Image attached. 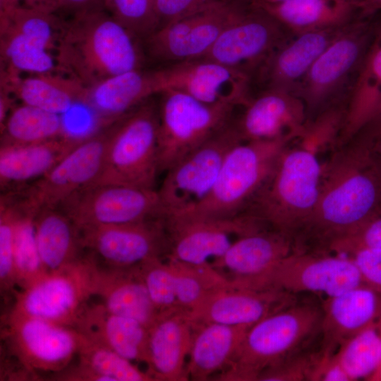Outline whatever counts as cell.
Returning <instances> with one entry per match:
<instances>
[{
    "label": "cell",
    "instance_id": "1",
    "mask_svg": "<svg viewBox=\"0 0 381 381\" xmlns=\"http://www.w3.org/2000/svg\"><path fill=\"white\" fill-rule=\"evenodd\" d=\"M57 72L85 87L144 68L142 42L103 6L62 21L54 52Z\"/></svg>",
    "mask_w": 381,
    "mask_h": 381
},
{
    "label": "cell",
    "instance_id": "2",
    "mask_svg": "<svg viewBox=\"0 0 381 381\" xmlns=\"http://www.w3.org/2000/svg\"><path fill=\"white\" fill-rule=\"evenodd\" d=\"M380 210L381 158L370 147L361 150L349 174L320 195L315 210L295 236L296 248L309 241L310 252L325 253Z\"/></svg>",
    "mask_w": 381,
    "mask_h": 381
},
{
    "label": "cell",
    "instance_id": "3",
    "mask_svg": "<svg viewBox=\"0 0 381 381\" xmlns=\"http://www.w3.org/2000/svg\"><path fill=\"white\" fill-rule=\"evenodd\" d=\"M322 303L299 301L279 310L248 329L222 381H257L260 374L288 357L310 347L320 337Z\"/></svg>",
    "mask_w": 381,
    "mask_h": 381
},
{
    "label": "cell",
    "instance_id": "4",
    "mask_svg": "<svg viewBox=\"0 0 381 381\" xmlns=\"http://www.w3.org/2000/svg\"><path fill=\"white\" fill-rule=\"evenodd\" d=\"M320 174L319 162L310 152H281L246 212L294 238L318 202Z\"/></svg>",
    "mask_w": 381,
    "mask_h": 381
},
{
    "label": "cell",
    "instance_id": "5",
    "mask_svg": "<svg viewBox=\"0 0 381 381\" xmlns=\"http://www.w3.org/2000/svg\"><path fill=\"white\" fill-rule=\"evenodd\" d=\"M151 98L114 123L102 171L92 184L155 190L159 173V106Z\"/></svg>",
    "mask_w": 381,
    "mask_h": 381
},
{
    "label": "cell",
    "instance_id": "6",
    "mask_svg": "<svg viewBox=\"0 0 381 381\" xmlns=\"http://www.w3.org/2000/svg\"><path fill=\"white\" fill-rule=\"evenodd\" d=\"M280 153L278 140L236 143L227 153L207 198L176 214L229 218L245 213L271 175Z\"/></svg>",
    "mask_w": 381,
    "mask_h": 381
},
{
    "label": "cell",
    "instance_id": "7",
    "mask_svg": "<svg viewBox=\"0 0 381 381\" xmlns=\"http://www.w3.org/2000/svg\"><path fill=\"white\" fill-rule=\"evenodd\" d=\"M97 270L95 260L84 252L71 264L18 290L8 311L73 327L95 297Z\"/></svg>",
    "mask_w": 381,
    "mask_h": 381
},
{
    "label": "cell",
    "instance_id": "8",
    "mask_svg": "<svg viewBox=\"0 0 381 381\" xmlns=\"http://www.w3.org/2000/svg\"><path fill=\"white\" fill-rule=\"evenodd\" d=\"M159 95V173L166 172L234 120L236 107L205 104L174 90Z\"/></svg>",
    "mask_w": 381,
    "mask_h": 381
},
{
    "label": "cell",
    "instance_id": "9",
    "mask_svg": "<svg viewBox=\"0 0 381 381\" xmlns=\"http://www.w3.org/2000/svg\"><path fill=\"white\" fill-rule=\"evenodd\" d=\"M1 349L18 358L38 380L61 372L78 355L84 336L75 328L7 311Z\"/></svg>",
    "mask_w": 381,
    "mask_h": 381
},
{
    "label": "cell",
    "instance_id": "10",
    "mask_svg": "<svg viewBox=\"0 0 381 381\" xmlns=\"http://www.w3.org/2000/svg\"><path fill=\"white\" fill-rule=\"evenodd\" d=\"M364 284L350 258L295 251L262 274L234 286L255 290H280L334 296Z\"/></svg>",
    "mask_w": 381,
    "mask_h": 381
},
{
    "label": "cell",
    "instance_id": "11",
    "mask_svg": "<svg viewBox=\"0 0 381 381\" xmlns=\"http://www.w3.org/2000/svg\"><path fill=\"white\" fill-rule=\"evenodd\" d=\"M241 141L232 121L171 166L157 190L163 218L189 211L205 200L227 153Z\"/></svg>",
    "mask_w": 381,
    "mask_h": 381
},
{
    "label": "cell",
    "instance_id": "12",
    "mask_svg": "<svg viewBox=\"0 0 381 381\" xmlns=\"http://www.w3.org/2000/svg\"><path fill=\"white\" fill-rule=\"evenodd\" d=\"M244 3L245 0H217L157 29L142 41L147 59L165 66L203 57Z\"/></svg>",
    "mask_w": 381,
    "mask_h": 381
},
{
    "label": "cell",
    "instance_id": "13",
    "mask_svg": "<svg viewBox=\"0 0 381 381\" xmlns=\"http://www.w3.org/2000/svg\"><path fill=\"white\" fill-rule=\"evenodd\" d=\"M114 123L84 136L54 167L15 193L25 210L36 214L44 209H58L99 175Z\"/></svg>",
    "mask_w": 381,
    "mask_h": 381
},
{
    "label": "cell",
    "instance_id": "14",
    "mask_svg": "<svg viewBox=\"0 0 381 381\" xmlns=\"http://www.w3.org/2000/svg\"><path fill=\"white\" fill-rule=\"evenodd\" d=\"M163 219L169 241L167 257L193 265L213 267L236 239L262 228L260 221L247 213L229 218L172 214Z\"/></svg>",
    "mask_w": 381,
    "mask_h": 381
},
{
    "label": "cell",
    "instance_id": "15",
    "mask_svg": "<svg viewBox=\"0 0 381 381\" xmlns=\"http://www.w3.org/2000/svg\"><path fill=\"white\" fill-rule=\"evenodd\" d=\"M58 209L78 228L116 225L163 218L157 190L119 184H91Z\"/></svg>",
    "mask_w": 381,
    "mask_h": 381
},
{
    "label": "cell",
    "instance_id": "16",
    "mask_svg": "<svg viewBox=\"0 0 381 381\" xmlns=\"http://www.w3.org/2000/svg\"><path fill=\"white\" fill-rule=\"evenodd\" d=\"M78 229L84 252L101 266L135 268L168 254L169 241L163 218Z\"/></svg>",
    "mask_w": 381,
    "mask_h": 381
},
{
    "label": "cell",
    "instance_id": "17",
    "mask_svg": "<svg viewBox=\"0 0 381 381\" xmlns=\"http://www.w3.org/2000/svg\"><path fill=\"white\" fill-rule=\"evenodd\" d=\"M155 69L160 92L177 90L212 105L246 102V75L219 62L200 58Z\"/></svg>",
    "mask_w": 381,
    "mask_h": 381
},
{
    "label": "cell",
    "instance_id": "18",
    "mask_svg": "<svg viewBox=\"0 0 381 381\" xmlns=\"http://www.w3.org/2000/svg\"><path fill=\"white\" fill-rule=\"evenodd\" d=\"M298 300L297 295L284 291L255 290L229 283L212 292L189 315L193 323L251 327Z\"/></svg>",
    "mask_w": 381,
    "mask_h": 381
},
{
    "label": "cell",
    "instance_id": "19",
    "mask_svg": "<svg viewBox=\"0 0 381 381\" xmlns=\"http://www.w3.org/2000/svg\"><path fill=\"white\" fill-rule=\"evenodd\" d=\"M320 350L334 353L351 337L381 320V292L365 284L322 302Z\"/></svg>",
    "mask_w": 381,
    "mask_h": 381
},
{
    "label": "cell",
    "instance_id": "20",
    "mask_svg": "<svg viewBox=\"0 0 381 381\" xmlns=\"http://www.w3.org/2000/svg\"><path fill=\"white\" fill-rule=\"evenodd\" d=\"M194 323L179 308L159 315L148 328L145 364L154 381L188 380L186 365Z\"/></svg>",
    "mask_w": 381,
    "mask_h": 381
},
{
    "label": "cell",
    "instance_id": "21",
    "mask_svg": "<svg viewBox=\"0 0 381 381\" xmlns=\"http://www.w3.org/2000/svg\"><path fill=\"white\" fill-rule=\"evenodd\" d=\"M295 251L292 237L260 228L236 239L213 267L234 285L262 274Z\"/></svg>",
    "mask_w": 381,
    "mask_h": 381
},
{
    "label": "cell",
    "instance_id": "22",
    "mask_svg": "<svg viewBox=\"0 0 381 381\" xmlns=\"http://www.w3.org/2000/svg\"><path fill=\"white\" fill-rule=\"evenodd\" d=\"M159 93L155 68H143L120 73L85 87L80 103L94 111L104 123L110 124Z\"/></svg>",
    "mask_w": 381,
    "mask_h": 381
},
{
    "label": "cell",
    "instance_id": "23",
    "mask_svg": "<svg viewBox=\"0 0 381 381\" xmlns=\"http://www.w3.org/2000/svg\"><path fill=\"white\" fill-rule=\"evenodd\" d=\"M73 327L133 363H145L148 328L135 319L109 312L99 301H89Z\"/></svg>",
    "mask_w": 381,
    "mask_h": 381
},
{
    "label": "cell",
    "instance_id": "24",
    "mask_svg": "<svg viewBox=\"0 0 381 381\" xmlns=\"http://www.w3.org/2000/svg\"><path fill=\"white\" fill-rule=\"evenodd\" d=\"M84 138L65 134L37 143L0 146V186L2 191L42 177Z\"/></svg>",
    "mask_w": 381,
    "mask_h": 381
},
{
    "label": "cell",
    "instance_id": "25",
    "mask_svg": "<svg viewBox=\"0 0 381 381\" xmlns=\"http://www.w3.org/2000/svg\"><path fill=\"white\" fill-rule=\"evenodd\" d=\"M249 327L194 323L186 365L188 380H217L231 363Z\"/></svg>",
    "mask_w": 381,
    "mask_h": 381
},
{
    "label": "cell",
    "instance_id": "26",
    "mask_svg": "<svg viewBox=\"0 0 381 381\" xmlns=\"http://www.w3.org/2000/svg\"><path fill=\"white\" fill-rule=\"evenodd\" d=\"M251 14L244 6L202 58L246 74L244 68L261 56L273 39V29L267 19Z\"/></svg>",
    "mask_w": 381,
    "mask_h": 381
},
{
    "label": "cell",
    "instance_id": "27",
    "mask_svg": "<svg viewBox=\"0 0 381 381\" xmlns=\"http://www.w3.org/2000/svg\"><path fill=\"white\" fill-rule=\"evenodd\" d=\"M95 297L109 312L135 319L147 328L158 318L138 267L119 269L97 264Z\"/></svg>",
    "mask_w": 381,
    "mask_h": 381
},
{
    "label": "cell",
    "instance_id": "28",
    "mask_svg": "<svg viewBox=\"0 0 381 381\" xmlns=\"http://www.w3.org/2000/svg\"><path fill=\"white\" fill-rule=\"evenodd\" d=\"M1 85L22 103L59 115L80 103L85 90L77 80L57 71L21 78L1 71Z\"/></svg>",
    "mask_w": 381,
    "mask_h": 381
},
{
    "label": "cell",
    "instance_id": "29",
    "mask_svg": "<svg viewBox=\"0 0 381 381\" xmlns=\"http://www.w3.org/2000/svg\"><path fill=\"white\" fill-rule=\"evenodd\" d=\"M35 239L47 272L59 270L83 253L79 229L59 209H44L34 217Z\"/></svg>",
    "mask_w": 381,
    "mask_h": 381
},
{
    "label": "cell",
    "instance_id": "30",
    "mask_svg": "<svg viewBox=\"0 0 381 381\" xmlns=\"http://www.w3.org/2000/svg\"><path fill=\"white\" fill-rule=\"evenodd\" d=\"M0 131L1 145L37 143L66 134L61 115L23 103L12 109Z\"/></svg>",
    "mask_w": 381,
    "mask_h": 381
},
{
    "label": "cell",
    "instance_id": "31",
    "mask_svg": "<svg viewBox=\"0 0 381 381\" xmlns=\"http://www.w3.org/2000/svg\"><path fill=\"white\" fill-rule=\"evenodd\" d=\"M287 109L282 96L267 93L250 102L233 123L242 141L277 140Z\"/></svg>",
    "mask_w": 381,
    "mask_h": 381
},
{
    "label": "cell",
    "instance_id": "32",
    "mask_svg": "<svg viewBox=\"0 0 381 381\" xmlns=\"http://www.w3.org/2000/svg\"><path fill=\"white\" fill-rule=\"evenodd\" d=\"M1 71L33 74L57 71L54 54L31 39L10 30H0Z\"/></svg>",
    "mask_w": 381,
    "mask_h": 381
},
{
    "label": "cell",
    "instance_id": "33",
    "mask_svg": "<svg viewBox=\"0 0 381 381\" xmlns=\"http://www.w3.org/2000/svg\"><path fill=\"white\" fill-rule=\"evenodd\" d=\"M335 353L350 381L369 380L381 363V320L346 341Z\"/></svg>",
    "mask_w": 381,
    "mask_h": 381
},
{
    "label": "cell",
    "instance_id": "34",
    "mask_svg": "<svg viewBox=\"0 0 381 381\" xmlns=\"http://www.w3.org/2000/svg\"><path fill=\"white\" fill-rule=\"evenodd\" d=\"M172 268L179 306L188 312L197 308L212 292L229 284L210 265H193L166 257Z\"/></svg>",
    "mask_w": 381,
    "mask_h": 381
},
{
    "label": "cell",
    "instance_id": "35",
    "mask_svg": "<svg viewBox=\"0 0 381 381\" xmlns=\"http://www.w3.org/2000/svg\"><path fill=\"white\" fill-rule=\"evenodd\" d=\"M75 361L100 381H154L147 371L141 370L133 362L85 336Z\"/></svg>",
    "mask_w": 381,
    "mask_h": 381
},
{
    "label": "cell",
    "instance_id": "36",
    "mask_svg": "<svg viewBox=\"0 0 381 381\" xmlns=\"http://www.w3.org/2000/svg\"><path fill=\"white\" fill-rule=\"evenodd\" d=\"M19 209L15 226V275L18 290L42 277L45 270L38 252L34 226L35 214Z\"/></svg>",
    "mask_w": 381,
    "mask_h": 381
},
{
    "label": "cell",
    "instance_id": "37",
    "mask_svg": "<svg viewBox=\"0 0 381 381\" xmlns=\"http://www.w3.org/2000/svg\"><path fill=\"white\" fill-rule=\"evenodd\" d=\"M19 209L8 193L0 202V289L4 301L13 299L17 291L15 275V226Z\"/></svg>",
    "mask_w": 381,
    "mask_h": 381
},
{
    "label": "cell",
    "instance_id": "38",
    "mask_svg": "<svg viewBox=\"0 0 381 381\" xmlns=\"http://www.w3.org/2000/svg\"><path fill=\"white\" fill-rule=\"evenodd\" d=\"M164 258H155L138 267L158 316L181 308L177 301L172 268L167 258L166 260Z\"/></svg>",
    "mask_w": 381,
    "mask_h": 381
},
{
    "label": "cell",
    "instance_id": "39",
    "mask_svg": "<svg viewBox=\"0 0 381 381\" xmlns=\"http://www.w3.org/2000/svg\"><path fill=\"white\" fill-rule=\"evenodd\" d=\"M102 6L141 42L157 29L155 0H103Z\"/></svg>",
    "mask_w": 381,
    "mask_h": 381
},
{
    "label": "cell",
    "instance_id": "40",
    "mask_svg": "<svg viewBox=\"0 0 381 381\" xmlns=\"http://www.w3.org/2000/svg\"><path fill=\"white\" fill-rule=\"evenodd\" d=\"M325 46L326 40L322 35L306 34L279 54L275 70L285 77H298L321 55Z\"/></svg>",
    "mask_w": 381,
    "mask_h": 381
},
{
    "label": "cell",
    "instance_id": "41",
    "mask_svg": "<svg viewBox=\"0 0 381 381\" xmlns=\"http://www.w3.org/2000/svg\"><path fill=\"white\" fill-rule=\"evenodd\" d=\"M255 2L268 14L298 26L315 23L334 12L333 8H329L327 0H289L273 4Z\"/></svg>",
    "mask_w": 381,
    "mask_h": 381
},
{
    "label": "cell",
    "instance_id": "42",
    "mask_svg": "<svg viewBox=\"0 0 381 381\" xmlns=\"http://www.w3.org/2000/svg\"><path fill=\"white\" fill-rule=\"evenodd\" d=\"M358 48L355 42L341 40L323 52L311 68L313 80L327 84L337 79L355 62Z\"/></svg>",
    "mask_w": 381,
    "mask_h": 381
},
{
    "label": "cell",
    "instance_id": "43",
    "mask_svg": "<svg viewBox=\"0 0 381 381\" xmlns=\"http://www.w3.org/2000/svg\"><path fill=\"white\" fill-rule=\"evenodd\" d=\"M319 351L320 346L303 349L262 372L258 381H308Z\"/></svg>",
    "mask_w": 381,
    "mask_h": 381
},
{
    "label": "cell",
    "instance_id": "44",
    "mask_svg": "<svg viewBox=\"0 0 381 381\" xmlns=\"http://www.w3.org/2000/svg\"><path fill=\"white\" fill-rule=\"evenodd\" d=\"M363 248H381V210L356 231L334 242L330 250L349 254Z\"/></svg>",
    "mask_w": 381,
    "mask_h": 381
},
{
    "label": "cell",
    "instance_id": "45",
    "mask_svg": "<svg viewBox=\"0 0 381 381\" xmlns=\"http://www.w3.org/2000/svg\"><path fill=\"white\" fill-rule=\"evenodd\" d=\"M216 1L217 0H155V8L158 25L157 29L173 21L200 11Z\"/></svg>",
    "mask_w": 381,
    "mask_h": 381
},
{
    "label": "cell",
    "instance_id": "46",
    "mask_svg": "<svg viewBox=\"0 0 381 381\" xmlns=\"http://www.w3.org/2000/svg\"><path fill=\"white\" fill-rule=\"evenodd\" d=\"M364 284L381 292V248H363L349 253Z\"/></svg>",
    "mask_w": 381,
    "mask_h": 381
},
{
    "label": "cell",
    "instance_id": "47",
    "mask_svg": "<svg viewBox=\"0 0 381 381\" xmlns=\"http://www.w3.org/2000/svg\"><path fill=\"white\" fill-rule=\"evenodd\" d=\"M308 381H350L336 353L319 351L312 368Z\"/></svg>",
    "mask_w": 381,
    "mask_h": 381
},
{
    "label": "cell",
    "instance_id": "48",
    "mask_svg": "<svg viewBox=\"0 0 381 381\" xmlns=\"http://www.w3.org/2000/svg\"><path fill=\"white\" fill-rule=\"evenodd\" d=\"M103 0H54L52 6L60 7L64 10L73 11V13L84 10L102 6Z\"/></svg>",
    "mask_w": 381,
    "mask_h": 381
},
{
    "label": "cell",
    "instance_id": "49",
    "mask_svg": "<svg viewBox=\"0 0 381 381\" xmlns=\"http://www.w3.org/2000/svg\"><path fill=\"white\" fill-rule=\"evenodd\" d=\"M12 94L5 87L1 85L0 88V128L4 125L9 113L14 107L13 106Z\"/></svg>",
    "mask_w": 381,
    "mask_h": 381
},
{
    "label": "cell",
    "instance_id": "50",
    "mask_svg": "<svg viewBox=\"0 0 381 381\" xmlns=\"http://www.w3.org/2000/svg\"><path fill=\"white\" fill-rule=\"evenodd\" d=\"M23 1L25 6H42L47 5L42 4V0H0L1 8H8L20 5V1Z\"/></svg>",
    "mask_w": 381,
    "mask_h": 381
},
{
    "label": "cell",
    "instance_id": "51",
    "mask_svg": "<svg viewBox=\"0 0 381 381\" xmlns=\"http://www.w3.org/2000/svg\"><path fill=\"white\" fill-rule=\"evenodd\" d=\"M369 381H381V363L376 372L370 378Z\"/></svg>",
    "mask_w": 381,
    "mask_h": 381
},
{
    "label": "cell",
    "instance_id": "52",
    "mask_svg": "<svg viewBox=\"0 0 381 381\" xmlns=\"http://www.w3.org/2000/svg\"><path fill=\"white\" fill-rule=\"evenodd\" d=\"M365 4L372 6H381V0H365Z\"/></svg>",
    "mask_w": 381,
    "mask_h": 381
},
{
    "label": "cell",
    "instance_id": "53",
    "mask_svg": "<svg viewBox=\"0 0 381 381\" xmlns=\"http://www.w3.org/2000/svg\"><path fill=\"white\" fill-rule=\"evenodd\" d=\"M373 147V151L377 153V154H379L381 157V140L378 143H377L374 147Z\"/></svg>",
    "mask_w": 381,
    "mask_h": 381
},
{
    "label": "cell",
    "instance_id": "54",
    "mask_svg": "<svg viewBox=\"0 0 381 381\" xmlns=\"http://www.w3.org/2000/svg\"><path fill=\"white\" fill-rule=\"evenodd\" d=\"M256 1L259 2H262V3L273 4V3H279V2H282V1H289V0H256Z\"/></svg>",
    "mask_w": 381,
    "mask_h": 381
},
{
    "label": "cell",
    "instance_id": "55",
    "mask_svg": "<svg viewBox=\"0 0 381 381\" xmlns=\"http://www.w3.org/2000/svg\"><path fill=\"white\" fill-rule=\"evenodd\" d=\"M380 112H381V106H380ZM380 135H381V133H380Z\"/></svg>",
    "mask_w": 381,
    "mask_h": 381
}]
</instances>
